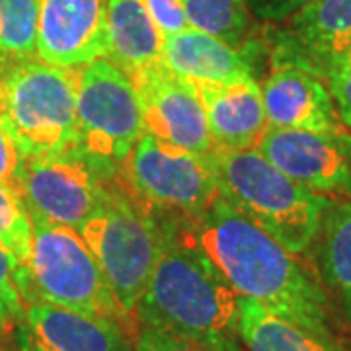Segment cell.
Masks as SVG:
<instances>
[{"label": "cell", "mask_w": 351, "mask_h": 351, "mask_svg": "<svg viewBox=\"0 0 351 351\" xmlns=\"http://www.w3.org/2000/svg\"><path fill=\"white\" fill-rule=\"evenodd\" d=\"M193 239L213 260L240 297L260 302L279 318L297 324L332 350L348 351L346 328L322 279L262 228L225 201H215L188 221Z\"/></svg>", "instance_id": "6da1fadb"}, {"label": "cell", "mask_w": 351, "mask_h": 351, "mask_svg": "<svg viewBox=\"0 0 351 351\" xmlns=\"http://www.w3.org/2000/svg\"><path fill=\"white\" fill-rule=\"evenodd\" d=\"M164 242L133 318L213 351H242L240 295L193 239L188 219L164 223Z\"/></svg>", "instance_id": "7a4b0ae2"}, {"label": "cell", "mask_w": 351, "mask_h": 351, "mask_svg": "<svg viewBox=\"0 0 351 351\" xmlns=\"http://www.w3.org/2000/svg\"><path fill=\"white\" fill-rule=\"evenodd\" d=\"M219 197L283 248L302 256L314 246L330 197L291 180L258 151L207 154Z\"/></svg>", "instance_id": "3957f363"}, {"label": "cell", "mask_w": 351, "mask_h": 351, "mask_svg": "<svg viewBox=\"0 0 351 351\" xmlns=\"http://www.w3.org/2000/svg\"><path fill=\"white\" fill-rule=\"evenodd\" d=\"M0 125L24 158L76 152L75 69L0 55Z\"/></svg>", "instance_id": "277c9868"}, {"label": "cell", "mask_w": 351, "mask_h": 351, "mask_svg": "<svg viewBox=\"0 0 351 351\" xmlns=\"http://www.w3.org/2000/svg\"><path fill=\"white\" fill-rule=\"evenodd\" d=\"M78 234L100 263L115 301L133 318L164 242V226L154 219V211L115 174L106 180L100 203Z\"/></svg>", "instance_id": "5b68a950"}, {"label": "cell", "mask_w": 351, "mask_h": 351, "mask_svg": "<svg viewBox=\"0 0 351 351\" xmlns=\"http://www.w3.org/2000/svg\"><path fill=\"white\" fill-rule=\"evenodd\" d=\"M32 215V256L18 267V285L25 301H43L78 313L131 322L115 301L92 250L69 228Z\"/></svg>", "instance_id": "8992f818"}, {"label": "cell", "mask_w": 351, "mask_h": 351, "mask_svg": "<svg viewBox=\"0 0 351 351\" xmlns=\"http://www.w3.org/2000/svg\"><path fill=\"white\" fill-rule=\"evenodd\" d=\"M75 154L112 178L143 135L137 90L106 57L75 69Z\"/></svg>", "instance_id": "52a82bcc"}, {"label": "cell", "mask_w": 351, "mask_h": 351, "mask_svg": "<svg viewBox=\"0 0 351 351\" xmlns=\"http://www.w3.org/2000/svg\"><path fill=\"white\" fill-rule=\"evenodd\" d=\"M119 182L152 211H170L193 221L219 199L207 154L184 151L143 133L125 162Z\"/></svg>", "instance_id": "ba28073f"}, {"label": "cell", "mask_w": 351, "mask_h": 351, "mask_svg": "<svg viewBox=\"0 0 351 351\" xmlns=\"http://www.w3.org/2000/svg\"><path fill=\"white\" fill-rule=\"evenodd\" d=\"M106 180L98 168L75 152L32 156L22 164L18 193L29 213L78 232L98 207Z\"/></svg>", "instance_id": "9c48e42d"}, {"label": "cell", "mask_w": 351, "mask_h": 351, "mask_svg": "<svg viewBox=\"0 0 351 351\" xmlns=\"http://www.w3.org/2000/svg\"><path fill=\"white\" fill-rule=\"evenodd\" d=\"M256 151L291 180L330 199H351V133L267 125Z\"/></svg>", "instance_id": "30bf717a"}, {"label": "cell", "mask_w": 351, "mask_h": 351, "mask_svg": "<svg viewBox=\"0 0 351 351\" xmlns=\"http://www.w3.org/2000/svg\"><path fill=\"white\" fill-rule=\"evenodd\" d=\"M137 90L143 133L197 154L213 151L205 110L193 84L176 76L164 63L131 78Z\"/></svg>", "instance_id": "8fae6325"}, {"label": "cell", "mask_w": 351, "mask_h": 351, "mask_svg": "<svg viewBox=\"0 0 351 351\" xmlns=\"http://www.w3.org/2000/svg\"><path fill=\"white\" fill-rule=\"evenodd\" d=\"M269 34V61L311 71L326 82L351 49V0H316Z\"/></svg>", "instance_id": "7c38bea8"}, {"label": "cell", "mask_w": 351, "mask_h": 351, "mask_svg": "<svg viewBox=\"0 0 351 351\" xmlns=\"http://www.w3.org/2000/svg\"><path fill=\"white\" fill-rule=\"evenodd\" d=\"M36 55L61 69L108 57L106 0H41Z\"/></svg>", "instance_id": "4fadbf2b"}, {"label": "cell", "mask_w": 351, "mask_h": 351, "mask_svg": "<svg viewBox=\"0 0 351 351\" xmlns=\"http://www.w3.org/2000/svg\"><path fill=\"white\" fill-rule=\"evenodd\" d=\"M260 90L269 125L314 133L350 131L339 119L328 84L311 71L289 63H271Z\"/></svg>", "instance_id": "5bb4252c"}, {"label": "cell", "mask_w": 351, "mask_h": 351, "mask_svg": "<svg viewBox=\"0 0 351 351\" xmlns=\"http://www.w3.org/2000/svg\"><path fill=\"white\" fill-rule=\"evenodd\" d=\"M258 43L228 45L195 27H186L162 38L160 59L168 71L189 84H228L254 76Z\"/></svg>", "instance_id": "9a60e30c"}, {"label": "cell", "mask_w": 351, "mask_h": 351, "mask_svg": "<svg viewBox=\"0 0 351 351\" xmlns=\"http://www.w3.org/2000/svg\"><path fill=\"white\" fill-rule=\"evenodd\" d=\"M24 324L45 351H135L125 324L49 302L25 301Z\"/></svg>", "instance_id": "2e32d148"}, {"label": "cell", "mask_w": 351, "mask_h": 351, "mask_svg": "<svg viewBox=\"0 0 351 351\" xmlns=\"http://www.w3.org/2000/svg\"><path fill=\"white\" fill-rule=\"evenodd\" d=\"M217 151H256L267 129L256 78L228 84H193Z\"/></svg>", "instance_id": "e0dca14e"}, {"label": "cell", "mask_w": 351, "mask_h": 351, "mask_svg": "<svg viewBox=\"0 0 351 351\" xmlns=\"http://www.w3.org/2000/svg\"><path fill=\"white\" fill-rule=\"evenodd\" d=\"M108 57L129 78L162 63V34L143 0H106Z\"/></svg>", "instance_id": "ac0fdd59"}, {"label": "cell", "mask_w": 351, "mask_h": 351, "mask_svg": "<svg viewBox=\"0 0 351 351\" xmlns=\"http://www.w3.org/2000/svg\"><path fill=\"white\" fill-rule=\"evenodd\" d=\"M314 244L322 283L336 293L351 334V199L330 201Z\"/></svg>", "instance_id": "d6986e66"}, {"label": "cell", "mask_w": 351, "mask_h": 351, "mask_svg": "<svg viewBox=\"0 0 351 351\" xmlns=\"http://www.w3.org/2000/svg\"><path fill=\"white\" fill-rule=\"evenodd\" d=\"M239 334L242 351H336L246 297H240Z\"/></svg>", "instance_id": "ffe728a7"}, {"label": "cell", "mask_w": 351, "mask_h": 351, "mask_svg": "<svg viewBox=\"0 0 351 351\" xmlns=\"http://www.w3.org/2000/svg\"><path fill=\"white\" fill-rule=\"evenodd\" d=\"M191 27L244 47L252 29L250 0H180Z\"/></svg>", "instance_id": "44dd1931"}, {"label": "cell", "mask_w": 351, "mask_h": 351, "mask_svg": "<svg viewBox=\"0 0 351 351\" xmlns=\"http://www.w3.org/2000/svg\"><path fill=\"white\" fill-rule=\"evenodd\" d=\"M41 0H0V55L36 57Z\"/></svg>", "instance_id": "7402d4cb"}, {"label": "cell", "mask_w": 351, "mask_h": 351, "mask_svg": "<svg viewBox=\"0 0 351 351\" xmlns=\"http://www.w3.org/2000/svg\"><path fill=\"white\" fill-rule=\"evenodd\" d=\"M34 225L20 193L0 182V244L18 260L20 267L32 256Z\"/></svg>", "instance_id": "603a6c76"}, {"label": "cell", "mask_w": 351, "mask_h": 351, "mask_svg": "<svg viewBox=\"0 0 351 351\" xmlns=\"http://www.w3.org/2000/svg\"><path fill=\"white\" fill-rule=\"evenodd\" d=\"M20 263L0 244V326L18 324L24 318V297L18 285Z\"/></svg>", "instance_id": "cb8c5ba5"}, {"label": "cell", "mask_w": 351, "mask_h": 351, "mask_svg": "<svg viewBox=\"0 0 351 351\" xmlns=\"http://www.w3.org/2000/svg\"><path fill=\"white\" fill-rule=\"evenodd\" d=\"M326 84L341 123L351 131V49L330 69Z\"/></svg>", "instance_id": "d4e9b609"}, {"label": "cell", "mask_w": 351, "mask_h": 351, "mask_svg": "<svg viewBox=\"0 0 351 351\" xmlns=\"http://www.w3.org/2000/svg\"><path fill=\"white\" fill-rule=\"evenodd\" d=\"M135 351H213L201 343L166 334L162 330L149 326H137Z\"/></svg>", "instance_id": "484cf974"}, {"label": "cell", "mask_w": 351, "mask_h": 351, "mask_svg": "<svg viewBox=\"0 0 351 351\" xmlns=\"http://www.w3.org/2000/svg\"><path fill=\"white\" fill-rule=\"evenodd\" d=\"M143 4L152 22L158 27V32L162 34V38L191 27L180 0H143Z\"/></svg>", "instance_id": "4316f807"}, {"label": "cell", "mask_w": 351, "mask_h": 351, "mask_svg": "<svg viewBox=\"0 0 351 351\" xmlns=\"http://www.w3.org/2000/svg\"><path fill=\"white\" fill-rule=\"evenodd\" d=\"M24 156L16 149L10 135L0 125V182L18 191Z\"/></svg>", "instance_id": "83f0119b"}, {"label": "cell", "mask_w": 351, "mask_h": 351, "mask_svg": "<svg viewBox=\"0 0 351 351\" xmlns=\"http://www.w3.org/2000/svg\"><path fill=\"white\" fill-rule=\"evenodd\" d=\"M316 0H250V10L265 22L281 24Z\"/></svg>", "instance_id": "f1b7e54d"}, {"label": "cell", "mask_w": 351, "mask_h": 351, "mask_svg": "<svg viewBox=\"0 0 351 351\" xmlns=\"http://www.w3.org/2000/svg\"><path fill=\"white\" fill-rule=\"evenodd\" d=\"M12 351H45L38 341L34 339V336L29 334V330L24 326H18L16 330V338H14Z\"/></svg>", "instance_id": "f546056e"}]
</instances>
